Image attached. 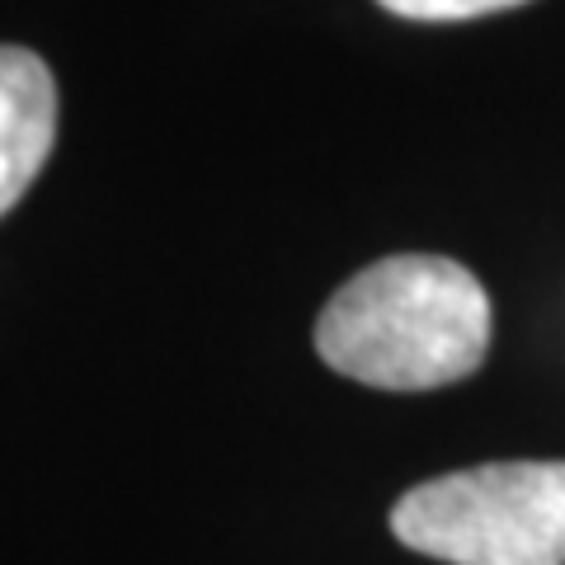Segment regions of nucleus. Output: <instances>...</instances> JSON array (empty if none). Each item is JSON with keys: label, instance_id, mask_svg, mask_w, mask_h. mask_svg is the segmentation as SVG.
Listing matches in <instances>:
<instances>
[{"label": "nucleus", "instance_id": "f257e3e1", "mask_svg": "<svg viewBox=\"0 0 565 565\" xmlns=\"http://www.w3.org/2000/svg\"><path fill=\"white\" fill-rule=\"evenodd\" d=\"M490 297L467 264L392 255L353 274L316 316V353L377 392H434L486 363Z\"/></svg>", "mask_w": 565, "mask_h": 565}, {"label": "nucleus", "instance_id": "f03ea898", "mask_svg": "<svg viewBox=\"0 0 565 565\" xmlns=\"http://www.w3.org/2000/svg\"><path fill=\"white\" fill-rule=\"evenodd\" d=\"M392 533L448 565H565V462H486L405 490Z\"/></svg>", "mask_w": 565, "mask_h": 565}, {"label": "nucleus", "instance_id": "7ed1b4c3", "mask_svg": "<svg viewBox=\"0 0 565 565\" xmlns=\"http://www.w3.org/2000/svg\"><path fill=\"white\" fill-rule=\"evenodd\" d=\"M57 141V81L29 47L0 43V217L29 193Z\"/></svg>", "mask_w": 565, "mask_h": 565}, {"label": "nucleus", "instance_id": "20e7f679", "mask_svg": "<svg viewBox=\"0 0 565 565\" xmlns=\"http://www.w3.org/2000/svg\"><path fill=\"white\" fill-rule=\"evenodd\" d=\"M377 6L401 14V20L452 24V20H481V14H494V10H514L523 0H377Z\"/></svg>", "mask_w": 565, "mask_h": 565}]
</instances>
